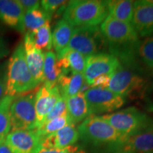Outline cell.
<instances>
[{
	"mask_svg": "<svg viewBox=\"0 0 153 153\" xmlns=\"http://www.w3.org/2000/svg\"><path fill=\"white\" fill-rule=\"evenodd\" d=\"M68 1L63 0H43L41 1L42 9L52 16L55 13L64 12Z\"/></svg>",
	"mask_w": 153,
	"mask_h": 153,
	"instance_id": "f1b7e54d",
	"label": "cell"
},
{
	"mask_svg": "<svg viewBox=\"0 0 153 153\" xmlns=\"http://www.w3.org/2000/svg\"><path fill=\"white\" fill-rule=\"evenodd\" d=\"M62 67L64 74L70 73L83 74L87 63V57L77 51L65 49L57 55Z\"/></svg>",
	"mask_w": 153,
	"mask_h": 153,
	"instance_id": "e0dca14e",
	"label": "cell"
},
{
	"mask_svg": "<svg viewBox=\"0 0 153 153\" xmlns=\"http://www.w3.org/2000/svg\"><path fill=\"white\" fill-rule=\"evenodd\" d=\"M65 114H67V99L62 96H60V99L57 101L55 106H53V109L47 115L46 118L43 122V124L49 121V120L60 117V116Z\"/></svg>",
	"mask_w": 153,
	"mask_h": 153,
	"instance_id": "f546056e",
	"label": "cell"
},
{
	"mask_svg": "<svg viewBox=\"0 0 153 153\" xmlns=\"http://www.w3.org/2000/svg\"><path fill=\"white\" fill-rule=\"evenodd\" d=\"M70 124H72V122L70 120V117H69L68 113H67V114L62 115L60 117L49 120V121L43 124L41 127L35 130L38 135H40V137L44 140L46 137L52 135L55 132L58 131L59 130L63 128L66 126L70 125Z\"/></svg>",
	"mask_w": 153,
	"mask_h": 153,
	"instance_id": "4316f807",
	"label": "cell"
},
{
	"mask_svg": "<svg viewBox=\"0 0 153 153\" xmlns=\"http://www.w3.org/2000/svg\"><path fill=\"white\" fill-rule=\"evenodd\" d=\"M24 47L25 56L28 70L38 85L43 82V65L45 53L34 46L28 33H26L24 37Z\"/></svg>",
	"mask_w": 153,
	"mask_h": 153,
	"instance_id": "5bb4252c",
	"label": "cell"
},
{
	"mask_svg": "<svg viewBox=\"0 0 153 153\" xmlns=\"http://www.w3.org/2000/svg\"><path fill=\"white\" fill-rule=\"evenodd\" d=\"M9 50L7 44L2 37L0 36V59L3 58L9 54Z\"/></svg>",
	"mask_w": 153,
	"mask_h": 153,
	"instance_id": "836d02e7",
	"label": "cell"
},
{
	"mask_svg": "<svg viewBox=\"0 0 153 153\" xmlns=\"http://www.w3.org/2000/svg\"><path fill=\"white\" fill-rule=\"evenodd\" d=\"M137 57L147 67L153 68V34L140 42Z\"/></svg>",
	"mask_w": 153,
	"mask_h": 153,
	"instance_id": "83f0119b",
	"label": "cell"
},
{
	"mask_svg": "<svg viewBox=\"0 0 153 153\" xmlns=\"http://www.w3.org/2000/svg\"><path fill=\"white\" fill-rule=\"evenodd\" d=\"M85 96L89 105L91 116L102 113L112 112L125 104V99L107 88L90 87Z\"/></svg>",
	"mask_w": 153,
	"mask_h": 153,
	"instance_id": "9c48e42d",
	"label": "cell"
},
{
	"mask_svg": "<svg viewBox=\"0 0 153 153\" xmlns=\"http://www.w3.org/2000/svg\"><path fill=\"white\" fill-rule=\"evenodd\" d=\"M35 96L30 93L14 97L10 107L11 131L36 129Z\"/></svg>",
	"mask_w": 153,
	"mask_h": 153,
	"instance_id": "52a82bcc",
	"label": "cell"
},
{
	"mask_svg": "<svg viewBox=\"0 0 153 153\" xmlns=\"http://www.w3.org/2000/svg\"><path fill=\"white\" fill-rule=\"evenodd\" d=\"M38 153H86L79 145H71L63 149H42Z\"/></svg>",
	"mask_w": 153,
	"mask_h": 153,
	"instance_id": "4dcf8cb0",
	"label": "cell"
},
{
	"mask_svg": "<svg viewBox=\"0 0 153 153\" xmlns=\"http://www.w3.org/2000/svg\"><path fill=\"white\" fill-rule=\"evenodd\" d=\"M108 15L105 1L75 0L68 1L63 19L74 28L96 26Z\"/></svg>",
	"mask_w": 153,
	"mask_h": 153,
	"instance_id": "277c9868",
	"label": "cell"
},
{
	"mask_svg": "<svg viewBox=\"0 0 153 153\" xmlns=\"http://www.w3.org/2000/svg\"><path fill=\"white\" fill-rule=\"evenodd\" d=\"M6 96L16 97L29 92L38 86L28 70L24 44H19L9 59L7 70Z\"/></svg>",
	"mask_w": 153,
	"mask_h": 153,
	"instance_id": "3957f363",
	"label": "cell"
},
{
	"mask_svg": "<svg viewBox=\"0 0 153 153\" xmlns=\"http://www.w3.org/2000/svg\"><path fill=\"white\" fill-rule=\"evenodd\" d=\"M145 85V79L137 71L120 65L112 74L107 89L126 99L138 94Z\"/></svg>",
	"mask_w": 153,
	"mask_h": 153,
	"instance_id": "ba28073f",
	"label": "cell"
},
{
	"mask_svg": "<svg viewBox=\"0 0 153 153\" xmlns=\"http://www.w3.org/2000/svg\"><path fill=\"white\" fill-rule=\"evenodd\" d=\"M101 118L128 137L153 131L152 118L133 106L104 115Z\"/></svg>",
	"mask_w": 153,
	"mask_h": 153,
	"instance_id": "5b68a950",
	"label": "cell"
},
{
	"mask_svg": "<svg viewBox=\"0 0 153 153\" xmlns=\"http://www.w3.org/2000/svg\"><path fill=\"white\" fill-rule=\"evenodd\" d=\"M85 83L83 74L70 73L62 74L57 82L61 96L65 99L70 98L80 93Z\"/></svg>",
	"mask_w": 153,
	"mask_h": 153,
	"instance_id": "44dd1931",
	"label": "cell"
},
{
	"mask_svg": "<svg viewBox=\"0 0 153 153\" xmlns=\"http://www.w3.org/2000/svg\"><path fill=\"white\" fill-rule=\"evenodd\" d=\"M0 153H12L5 140L0 142Z\"/></svg>",
	"mask_w": 153,
	"mask_h": 153,
	"instance_id": "e575fe53",
	"label": "cell"
},
{
	"mask_svg": "<svg viewBox=\"0 0 153 153\" xmlns=\"http://www.w3.org/2000/svg\"><path fill=\"white\" fill-rule=\"evenodd\" d=\"M28 33L34 46L37 49L42 51H47L48 52L52 48L53 38L50 22L45 23L41 28Z\"/></svg>",
	"mask_w": 153,
	"mask_h": 153,
	"instance_id": "cb8c5ba5",
	"label": "cell"
},
{
	"mask_svg": "<svg viewBox=\"0 0 153 153\" xmlns=\"http://www.w3.org/2000/svg\"><path fill=\"white\" fill-rule=\"evenodd\" d=\"M67 99V113L70 118L72 123L83 121L91 116L89 105L86 100L85 94L79 93L74 97Z\"/></svg>",
	"mask_w": 153,
	"mask_h": 153,
	"instance_id": "ffe728a7",
	"label": "cell"
},
{
	"mask_svg": "<svg viewBox=\"0 0 153 153\" xmlns=\"http://www.w3.org/2000/svg\"><path fill=\"white\" fill-rule=\"evenodd\" d=\"M119 153H153V131L128 137Z\"/></svg>",
	"mask_w": 153,
	"mask_h": 153,
	"instance_id": "ac0fdd59",
	"label": "cell"
},
{
	"mask_svg": "<svg viewBox=\"0 0 153 153\" xmlns=\"http://www.w3.org/2000/svg\"><path fill=\"white\" fill-rule=\"evenodd\" d=\"M25 11L17 0H0V20L9 27L24 32Z\"/></svg>",
	"mask_w": 153,
	"mask_h": 153,
	"instance_id": "9a60e30c",
	"label": "cell"
},
{
	"mask_svg": "<svg viewBox=\"0 0 153 153\" xmlns=\"http://www.w3.org/2000/svg\"><path fill=\"white\" fill-rule=\"evenodd\" d=\"M52 16L47 14L43 9H37L25 13L24 25L26 33L33 32L41 28L45 23L51 22Z\"/></svg>",
	"mask_w": 153,
	"mask_h": 153,
	"instance_id": "d4e9b609",
	"label": "cell"
},
{
	"mask_svg": "<svg viewBox=\"0 0 153 153\" xmlns=\"http://www.w3.org/2000/svg\"><path fill=\"white\" fill-rule=\"evenodd\" d=\"M79 135L74 124H70L43 140L42 149H63L74 145Z\"/></svg>",
	"mask_w": 153,
	"mask_h": 153,
	"instance_id": "2e32d148",
	"label": "cell"
},
{
	"mask_svg": "<svg viewBox=\"0 0 153 153\" xmlns=\"http://www.w3.org/2000/svg\"><path fill=\"white\" fill-rule=\"evenodd\" d=\"M100 30L110 54L116 57L122 66L137 69V48L140 41L131 24L108 14L101 23Z\"/></svg>",
	"mask_w": 153,
	"mask_h": 153,
	"instance_id": "6da1fadb",
	"label": "cell"
},
{
	"mask_svg": "<svg viewBox=\"0 0 153 153\" xmlns=\"http://www.w3.org/2000/svg\"><path fill=\"white\" fill-rule=\"evenodd\" d=\"M62 74H64V71L56 54L53 51H48L45 53L44 59V85L48 87H55Z\"/></svg>",
	"mask_w": 153,
	"mask_h": 153,
	"instance_id": "d6986e66",
	"label": "cell"
},
{
	"mask_svg": "<svg viewBox=\"0 0 153 153\" xmlns=\"http://www.w3.org/2000/svg\"><path fill=\"white\" fill-rule=\"evenodd\" d=\"M43 141L36 130L11 131L5 139L12 153H38L42 150Z\"/></svg>",
	"mask_w": 153,
	"mask_h": 153,
	"instance_id": "8fae6325",
	"label": "cell"
},
{
	"mask_svg": "<svg viewBox=\"0 0 153 153\" xmlns=\"http://www.w3.org/2000/svg\"><path fill=\"white\" fill-rule=\"evenodd\" d=\"M79 139L97 148H104L113 153H119L127 139L101 116H91L77 127Z\"/></svg>",
	"mask_w": 153,
	"mask_h": 153,
	"instance_id": "7a4b0ae2",
	"label": "cell"
},
{
	"mask_svg": "<svg viewBox=\"0 0 153 153\" xmlns=\"http://www.w3.org/2000/svg\"><path fill=\"white\" fill-rule=\"evenodd\" d=\"M148 1H149V2H150V3L152 4H153V0H148Z\"/></svg>",
	"mask_w": 153,
	"mask_h": 153,
	"instance_id": "d590c367",
	"label": "cell"
},
{
	"mask_svg": "<svg viewBox=\"0 0 153 153\" xmlns=\"http://www.w3.org/2000/svg\"><path fill=\"white\" fill-rule=\"evenodd\" d=\"M119 60L110 53H98L87 57V63L83 75L86 83L90 85L94 79L99 76L111 75L120 66Z\"/></svg>",
	"mask_w": 153,
	"mask_h": 153,
	"instance_id": "30bf717a",
	"label": "cell"
},
{
	"mask_svg": "<svg viewBox=\"0 0 153 153\" xmlns=\"http://www.w3.org/2000/svg\"><path fill=\"white\" fill-rule=\"evenodd\" d=\"M57 85L48 87L43 85L38 89L35 96V109L36 114V129L43 124L47 115L53 109L60 97Z\"/></svg>",
	"mask_w": 153,
	"mask_h": 153,
	"instance_id": "4fadbf2b",
	"label": "cell"
},
{
	"mask_svg": "<svg viewBox=\"0 0 153 153\" xmlns=\"http://www.w3.org/2000/svg\"><path fill=\"white\" fill-rule=\"evenodd\" d=\"M105 1L108 14L118 20L131 24L133 17L134 1L128 0H113Z\"/></svg>",
	"mask_w": 153,
	"mask_h": 153,
	"instance_id": "603a6c76",
	"label": "cell"
},
{
	"mask_svg": "<svg viewBox=\"0 0 153 153\" xmlns=\"http://www.w3.org/2000/svg\"><path fill=\"white\" fill-rule=\"evenodd\" d=\"M7 80V70H0V100L6 96Z\"/></svg>",
	"mask_w": 153,
	"mask_h": 153,
	"instance_id": "d6a6232c",
	"label": "cell"
},
{
	"mask_svg": "<svg viewBox=\"0 0 153 153\" xmlns=\"http://www.w3.org/2000/svg\"><path fill=\"white\" fill-rule=\"evenodd\" d=\"M19 4L22 5L25 13L40 8L41 1L38 0H18Z\"/></svg>",
	"mask_w": 153,
	"mask_h": 153,
	"instance_id": "1f68e13d",
	"label": "cell"
},
{
	"mask_svg": "<svg viewBox=\"0 0 153 153\" xmlns=\"http://www.w3.org/2000/svg\"><path fill=\"white\" fill-rule=\"evenodd\" d=\"M74 28L64 19H60L55 25L53 38V46L57 55H60L68 47Z\"/></svg>",
	"mask_w": 153,
	"mask_h": 153,
	"instance_id": "7402d4cb",
	"label": "cell"
},
{
	"mask_svg": "<svg viewBox=\"0 0 153 153\" xmlns=\"http://www.w3.org/2000/svg\"><path fill=\"white\" fill-rule=\"evenodd\" d=\"M14 97L5 96L0 100V142L4 141L11 131L10 107Z\"/></svg>",
	"mask_w": 153,
	"mask_h": 153,
	"instance_id": "484cf974",
	"label": "cell"
},
{
	"mask_svg": "<svg viewBox=\"0 0 153 153\" xmlns=\"http://www.w3.org/2000/svg\"><path fill=\"white\" fill-rule=\"evenodd\" d=\"M131 25L138 36L148 37L153 34V4L148 0L133 2Z\"/></svg>",
	"mask_w": 153,
	"mask_h": 153,
	"instance_id": "7c38bea8",
	"label": "cell"
},
{
	"mask_svg": "<svg viewBox=\"0 0 153 153\" xmlns=\"http://www.w3.org/2000/svg\"><path fill=\"white\" fill-rule=\"evenodd\" d=\"M108 48L106 40L98 26L74 28L66 49L77 51L86 57L105 53Z\"/></svg>",
	"mask_w": 153,
	"mask_h": 153,
	"instance_id": "8992f818",
	"label": "cell"
}]
</instances>
